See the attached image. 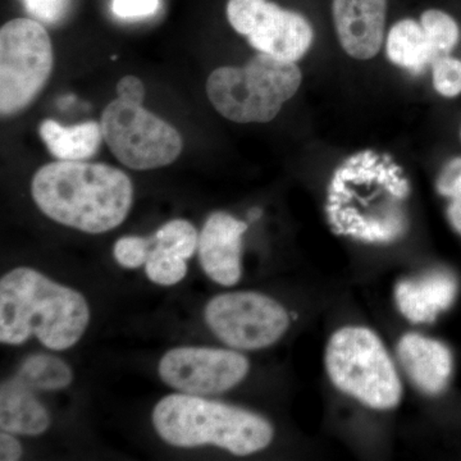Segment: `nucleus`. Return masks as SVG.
Segmentation results:
<instances>
[{
  "instance_id": "9d476101",
  "label": "nucleus",
  "mask_w": 461,
  "mask_h": 461,
  "mask_svg": "<svg viewBox=\"0 0 461 461\" xmlns=\"http://www.w3.org/2000/svg\"><path fill=\"white\" fill-rule=\"evenodd\" d=\"M227 17L251 47L278 59L296 62L313 42V29L302 14L266 0H230Z\"/></svg>"
},
{
  "instance_id": "39448f33",
  "label": "nucleus",
  "mask_w": 461,
  "mask_h": 461,
  "mask_svg": "<svg viewBox=\"0 0 461 461\" xmlns=\"http://www.w3.org/2000/svg\"><path fill=\"white\" fill-rule=\"evenodd\" d=\"M295 62L260 53L247 66L221 67L212 72L206 93L218 113L238 123H266L302 85Z\"/></svg>"
},
{
  "instance_id": "bb28decb",
  "label": "nucleus",
  "mask_w": 461,
  "mask_h": 461,
  "mask_svg": "<svg viewBox=\"0 0 461 461\" xmlns=\"http://www.w3.org/2000/svg\"><path fill=\"white\" fill-rule=\"evenodd\" d=\"M437 191L445 198H461V158L448 162L437 180Z\"/></svg>"
},
{
  "instance_id": "4468645a",
  "label": "nucleus",
  "mask_w": 461,
  "mask_h": 461,
  "mask_svg": "<svg viewBox=\"0 0 461 461\" xmlns=\"http://www.w3.org/2000/svg\"><path fill=\"white\" fill-rule=\"evenodd\" d=\"M397 357L412 384L424 395H441L450 384L453 354L438 339L420 333L403 335L397 345Z\"/></svg>"
},
{
  "instance_id": "412c9836",
  "label": "nucleus",
  "mask_w": 461,
  "mask_h": 461,
  "mask_svg": "<svg viewBox=\"0 0 461 461\" xmlns=\"http://www.w3.org/2000/svg\"><path fill=\"white\" fill-rule=\"evenodd\" d=\"M148 239V259L145 272L149 280L162 286H172L184 280L187 273L186 259L167 253L158 247L153 238Z\"/></svg>"
},
{
  "instance_id": "6e6552de",
  "label": "nucleus",
  "mask_w": 461,
  "mask_h": 461,
  "mask_svg": "<svg viewBox=\"0 0 461 461\" xmlns=\"http://www.w3.org/2000/svg\"><path fill=\"white\" fill-rule=\"evenodd\" d=\"M100 124L112 153L129 168L148 171L180 157V133L142 104L117 98L105 107Z\"/></svg>"
},
{
  "instance_id": "dca6fc26",
  "label": "nucleus",
  "mask_w": 461,
  "mask_h": 461,
  "mask_svg": "<svg viewBox=\"0 0 461 461\" xmlns=\"http://www.w3.org/2000/svg\"><path fill=\"white\" fill-rule=\"evenodd\" d=\"M50 417L32 388L17 377L0 387V429L12 435L38 436L50 429Z\"/></svg>"
},
{
  "instance_id": "2f4dec72",
  "label": "nucleus",
  "mask_w": 461,
  "mask_h": 461,
  "mask_svg": "<svg viewBox=\"0 0 461 461\" xmlns=\"http://www.w3.org/2000/svg\"><path fill=\"white\" fill-rule=\"evenodd\" d=\"M460 140H461V129H460Z\"/></svg>"
},
{
  "instance_id": "5701e85b",
  "label": "nucleus",
  "mask_w": 461,
  "mask_h": 461,
  "mask_svg": "<svg viewBox=\"0 0 461 461\" xmlns=\"http://www.w3.org/2000/svg\"><path fill=\"white\" fill-rule=\"evenodd\" d=\"M433 85L439 95L455 98L461 94V60L448 56L433 62Z\"/></svg>"
},
{
  "instance_id": "1a4fd4ad",
  "label": "nucleus",
  "mask_w": 461,
  "mask_h": 461,
  "mask_svg": "<svg viewBox=\"0 0 461 461\" xmlns=\"http://www.w3.org/2000/svg\"><path fill=\"white\" fill-rule=\"evenodd\" d=\"M204 315L212 332L238 350L268 348L290 326V317L280 303L253 291L215 296L206 304Z\"/></svg>"
},
{
  "instance_id": "0eeeda50",
  "label": "nucleus",
  "mask_w": 461,
  "mask_h": 461,
  "mask_svg": "<svg viewBox=\"0 0 461 461\" xmlns=\"http://www.w3.org/2000/svg\"><path fill=\"white\" fill-rule=\"evenodd\" d=\"M53 69L47 30L30 18H16L0 30V111H23L39 95Z\"/></svg>"
},
{
  "instance_id": "f03ea898",
  "label": "nucleus",
  "mask_w": 461,
  "mask_h": 461,
  "mask_svg": "<svg viewBox=\"0 0 461 461\" xmlns=\"http://www.w3.org/2000/svg\"><path fill=\"white\" fill-rule=\"evenodd\" d=\"M32 198L56 222L86 233H104L126 220L133 199L126 173L103 163L58 160L33 176Z\"/></svg>"
},
{
  "instance_id": "f257e3e1",
  "label": "nucleus",
  "mask_w": 461,
  "mask_h": 461,
  "mask_svg": "<svg viewBox=\"0 0 461 461\" xmlns=\"http://www.w3.org/2000/svg\"><path fill=\"white\" fill-rule=\"evenodd\" d=\"M409 182L386 156L363 151L348 158L333 175L326 213L338 235L390 244L405 235L408 218L402 203Z\"/></svg>"
},
{
  "instance_id": "9b49d317",
  "label": "nucleus",
  "mask_w": 461,
  "mask_h": 461,
  "mask_svg": "<svg viewBox=\"0 0 461 461\" xmlns=\"http://www.w3.org/2000/svg\"><path fill=\"white\" fill-rule=\"evenodd\" d=\"M250 364L235 350L212 348H172L158 366L167 386L189 395L226 393L247 377Z\"/></svg>"
},
{
  "instance_id": "b1692460",
  "label": "nucleus",
  "mask_w": 461,
  "mask_h": 461,
  "mask_svg": "<svg viewBox=\"0 0 461 461\" xmlns=\"http://www.w3.org/2000/svg\"><path fill=\"white\" fill-rule=\"evenodd\" d=\"M114 258L124 268L135 269L145 266L148 259V239L124 236L115 242Z\"/></svg>"
},
{
  "instance_id": "7ed1b4c3",
  "label": "nucleus",
  "mask_w": 461,
  "mask_h": 461,
  "mask_svg": "<svg viewBox=\"0 0 461 461\" xmlns=\"http://www.w3.org/2000/svg\"><path fill=\"white\" fill-rule=\"evenodd\" d=\"M90 309L77 291L35 269L16 268L0 281V342L21 345L36 336L45 348L63 351L89 326Z\"/></svg>"
},
{
  "instance_id": "cd10ccee",
  "label": "nucleus",
  "mask_w": 461,
  "mask_h": 461,
  "mask_svg": "<svg viewBox=\"0 0 461 461\" xmlns=\"http://www.w3.org/2000/svg\"><path fill=\"white\" fill-rule=\"evenodd\" d=\"M118 98L142 104L145 99V86L140 78L127 75L117 84Z\"/></svg>"
},
{
  "instance_id": "6ab92c4d",
  "label": "nucleus",
  "mask_w": 461,
  "mask_h": 461,
  "mask_svg": "<svg viewBox=\"0 0 461 461\" xmlns=\"http://www.w3.org/2000/svg\"><path fill=\"white\" fill-rule=\"evenodd\" d=\"M16 377L32 391H57L71 384L74 373L59 357L35 354L26 357Z\"/></svg>"
},
{
  "instance_id": "393cba45",
  "label": "nucleus",
  "mask_w": 461,
  "mask_h": 461,
  "mask_svg": "<svg viewBox=\"0 0 461 461\" xmlns=\"http://www.w3.org/2000/svg\"><path fill=\"white\" fill-rule=\"evenodd\" d=\"M69 0H23L27 12L42 23H56L65 17Z\"/></svg>"
},
{
  "instance_id": "20e7f679",
  "label": "nucleus",
  "mask_w": 461,
  "mask_h": 461,
  "mask_svg": "<svg viewBox=\"0 0 461 461\" xmlns=\"http://www.w3.org/2000/svg\"><path fill=\"white\" fill-rule=\"evenodd\" d=\"M153 424L160 438L177 447L214 445L238 456L268 447L272 424L256 412L196 395H169L157 403Z\"/></svg>"
},
{
  "instance_id": "f8f14e48",
  "label": "nucleus",
  "mask_w": 461,
  "mask_h": 461,
  "mask_svg": "<svg viewBox=\"0 0 461 461\" xmlns=\"http://www.w3.org/2000/svg\"><path fill=\"white\" fill-rule=\"evenodd\" d=\"M248 224L224 212L209 215L199 235L200 264L215 284L230 287L241 278L242 236Z\"/></svg>"
},
{
  "instance_id": "aec40b11",
  "label": "nucleus",
  "mask_w": 461,
  "mask_h": 461,
  "mask_svg": "<svg viewBox=\"0 0 461 461\" xmlns=\"http://www.w3.org/2000/svg\"><path fill=\"white\" fill-rule=\"evenodd\" d=\"M420 23L429 36L436 60L448 56L460 41V29L456 21L445 12L429 9L421 14Z\"/></svg>"
},
{
  "instance_id": "a211bd4d",
  "label": "nucleus",
  "mask_w": 461,
  "mask_h": 461,
  "mask_svg": "<svg viewBox=\"0 0 461 461\" xmlns=\"http://www.w3.org/2000/svg\"><path fill=\"white\" fill-rule=\"evenodd\" d=\"M387 56L391 62L414 74L423 71L427 65H433L435 53L420 23L402 20L391 29L387 38Z\"/></svg>"
},
{
  "instance_id": "f3484780",
  "label": "nucleus",
  "mask_w": 461,
  "mask_h": 461,
  "mask_svg": "<svg viewBox=\"0 0 461 461\" xmlns=\"http://www.w3.org/2000/svg\"><path fill=\"white\" fill-rule=\"evenodd\" d=\"M39 133L51 156L58 160L71 162H80L95 156L104 139L102 124L93 121L65 127L56 121L47 120L39 127Z\"/></svg>"
},
{
  "instance_id": "c756f323",
  "label": "nucleus",
  "mask_w": 461,
  "mask_h": 461,
  "mask_svg": "<svg viewBox=\"0 0 461 461\" xmlns=\"http://www.w3.org/2000/svg\"><path fill=\"white\" fill-rule=\"evenodd\" d=\"M447 217L451 226L461 235V198L451 199L447 208Z\"/></svg>"
},
{
  "instance_id": "7c9ffc66",
  "label": "nucleus",
  "mask_w": 461,
  "mask_h": 461,
  "mask_svg": "<svg viewBox=\"0 0 461 461\" xmlns=\"http://www.w3.org/2000/svg\"><path fill=\"white\" fill-rule=\"evenodd\" d=\"M260 215H262L260 209H253V211L249 213V218H250L251 221H256L260 217Z\"/></svg>"
},
{
  "instance_id": "2eb2a0df",
  "label": "nucleus",
  "mask_w": 461,
  "mask_h": 461,
  "mask_svg": "<svg viewBox=\"0 0 461 461\" xmlns=\"http://www.w3.org/2000/svg\"><path fill=\"white\" fill-rule=\"evenodd\" d=\"M457 295V282L447 272H432L418 278L400 281L395 302L400 313L415 324L432 323L450 309Z\"/></svg>"
},
{
  "instance_id": "a878e982",
  "label": "nucleus",
  "mask_w": 461,
  "mask_h": 461,
  "mask_svg": "<svg viewBox=\"0 0 461 461\" xmlns=\"http://www.w3.org/2000/svg\"><path fill=\"white\" fill-rule=\"evenodd\" d=\"M160 7V0H113L112 11L123 20L153 16Z\"/></svg>"
},
{
  "instance_id": "ddd939ff",
  "label": "nucleus",
  "mask_w": 461,
  "mask_h": 461,
  "mask_svg": "<svg viewBox=\"0 0 461 461\" xmlns=\"http://www.w3.org/2000/svg\"><path fill=\"white\" fill-rule=\"evenodd\" d=\"M332 12L339 44L348 56L360 60L377 56L384 44L387 0H333Z\"/></svg>"
},
{
  "instance_id": "423d86ee",
  "label": "nucleus",
  "mask_w": 461,
  "mask_h": 461,
  "mask_svg": "<svg viewBox=\"0 0 461 461\" xmlns=\"http://www.w3.org/2000/svg\"><path fill=\"white\" fill-rule=\"evenodd\" d=\"M324 366L333 386L375 411H391L402 399L395 364L377 333L346 326L332 333Z\"/></svg>"
},
{
  "instance_id": "c85d7f7f",
  "label": "nucleus",
  "mask_w": 461,
  "mask_h": 461,
  "mask_svg": "<svg viewBox=\"0 0 461 461\" xmlns=\"http://www.w3.org/2000/svg\"><path fill=\"white\" fill-rule=\"evenodd\" d=\"M21 455H23V447L16 437L3 430L0 435V460L17 461L20 460Z\"/></svg>"
},
{
  "instance_id": "4be33fe9",
  "label": "nucleus",
  "mask_w": 461,
  "mask_h": 461,
  "mask_svg": "<svg viewBox=\"0 0 461 461\" xmlns=\"http://www.w3.org/2000/svg\"><path fill=\"white\" fill-rule=\"evenodd\" d=\"M158 247L167 253L190 259L198 249V230L185 220H173L157 230L153 236Z\"/></svg>"
}]
</instances>
